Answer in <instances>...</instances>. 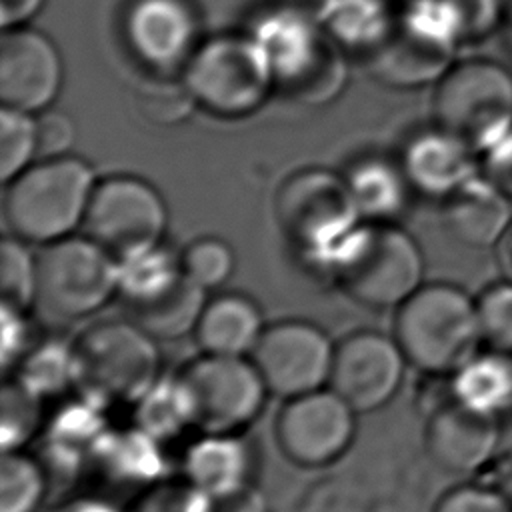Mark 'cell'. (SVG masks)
<instances>
[{"instance_id": "1", "label": "cell", "mask_w": 512, "mask_h": 512, "mask_svg": "<svg viewBox=\"0 0 512 512\" xmlns=\"http://www.w3.org/2000/svg\"><path fill=\"white\" fill-rule=\"evenodd\" d=\"M392 332L408 364L426 374H454L482 340L476 300L448 282L422 284L396 308Z\"/></svg>"}, {"instance_id": "2", "label": "cell", "mask_w": 512, "mask_h": 512, "mask_svg": "<svg viewBox=\"0 0 512 512\" xmlns=\"http://www.w3.org/2000/svg\"><path fill=\"white\" fill-rule=\"evenodd\" d=\"M96 182L92 166L76 156L34 162L6 184V224L30 244L72 236L84 222Z\"/></svg>"}, {"instance_id": "3", "label": "cell", "mask_w": 512, "mask_h": 512, "mask_svg": "<svg viewBox=\"0 0 512 512\" xmlns=\"http://www.w3.org/2000/svg\"><path fill=\"white\" fill-rule=\"evenodd\" d=\"M252 36L262 44L274 74V88L302 104L332 100L344 80L340 44L328 30L286 6L258 20Z\"/></svg>"}, {"instance_id": "4", "label": "cell", "mask_w": 512, "mask_h": 512, "mask_svg": "<svg viewBox=\"0 0 512 512\" xmlns=\"http://www.w3.org/2000/svg\"><path fill=\"white\" fill-rule=\"evenodd\" d=\"M330 272L352 300L386 310L398 308L422 286L424 258L418 242L402 228L368 222L350 234Z\"/></svg>"}, {"instance_id": "5", "label": "cell", "mask_w": 512, "mask_h": 512, "mask_svg": "<svg viewBox=\"0 0 512 512\" xmlns=\"http://www.w3.org/2000/svg\"><path fill=\"white\" fill-rule=\"evenodd\" d=\"M182 86L192 104L220 118L250 116L276 90L270 60L252 34L200 42L182 70Z\"/></svg>"}, {"instance_id": "6", "label": "cell", "mask_w": 512, "mask_h": 512, "mask_svg": "<svg viewBox=\"0 0 512 512\" xmlns=\"http://www.w3.org/2000/svg\"><path fill=\"white\" fill-rule=\"evenodd\" d=\"M276 218L286 240L324 270L362 224L346 178L324 168H306L284 180Z\"/></svg>"}, {"instance_id": "7", "label": "cell", "mask_w": 512, "mask_h": 512, "mask_svg": "<svg viewBox=\"0 0 512 512\" xmlns=\"http://www.w3.org/2000/svg\"><path fill=\"white\" fill-rule=\"evenodd\" d=\"M80 394L104 406L134 404L162 376L158 340L134 320H106L78 340Z\"/></svg>"}, {"instance_id": "8", "label": "cell", "mask_w": 512, "mask_h": 512, "mask_svg": "<svg viewBox=\"0 0 512 512\" xmlns=\"http://www.w3.org/2000/svg\"><path fill=\"white\" fill-rule=\"evenodd\" d=\"M34 308L56 322H76L100 312L118 296V262L92 238L66 236L36 254Z\"/></svg>"}, {"instance_id": "9", "label": "cell", "mask_w": 512, "mask_h": 512, "mask_svg": "<svg viewBox=\"0 0 512 512\" xmlns=\"http://www.w3.org/2000/svg\"><path fill=\"white\" fill-rule=\"evenodd\" d=\"M436 124L478 156L512 130V72L494 60L456 62L434 92Z\"/></svg>"}, {"instance_id": "10", "label": "cell", "mask_w": 512, "mask_h": 512, "mask_svg": "<svg viewBox=\"0 0 512 512\" xmlns=\"http://www.w3.org/2000/svg\"><path fill=\"white\" fill-rule=\"evenodd\" d=\"M458 46L444 0H410L366 60L382 82L414 88L438 82L454 66Z\"/></svg>"}, {"instance_id": "11", "label": "cell", "mask_w": 512, "mask_h": 512, "mask_svg": "<svg viewBox=\"0 0 512 512\" xmlns=\"http://www.w3.org/2000/svg\"><path fill=\"white\" fill-rule=\"evenodd\" d=\"M166 224V204L152 184L110 176L96 182L82 228L118 260L160 244Z\"/></svg>"}, {"instance_id": "12", "label": "cell", "mask_w": 512, "mask_h": 512, "mask_svg": "<svg viewBox=\"0 0 512 512\" xmlns=\"http://www.w3.org/2000/svg\"><path fill=\"white\" fill-rule=\"evenodd\" d=\"M202 432H240L264 410L268 386L252 358L202 354L182 370Z\"/></svg>"}, {"instance_id": "13", "label": "cell", "mask_w": 512, "mask_h": 512, "mask_svg": "<svg viewBox=\"0 0 512 512\" xmlns=\"http://www.w3.org/2000/svg\"><path fill=\"white\" fill-rule=\"evenodd\" d=\"M334 350L336 344L316 324L284 320L264 328L250 358L268 392L290 400L330 384Z\"/></svg>"}, {"instance_id": "14", "label": "cell", "mask_w": 512, "mask_h": 512, "mask_svg": "<svg viewBox=\"0 0 512 512\" xmlns=\"http://www.w3.org/2000/svg\"><path fill=\"white\" fill-rule=\"evenodd\" d=\"M356 414L330 386L290 398L276 418L278 448L296 466H328L352 446Z\"/></svg>"}, {"instance_id": "15", "label": "cell", "mask_w": 512, "mask_h": 512, "mask_svg": "<svg viewBox=\"0 0 512 512\" xmlns=\"http://www.w3.org/2000/svg\"><path fill=\"white\" fill-rule=\"evenodd\" d=\"M406 364L394 336L358 330L336 344L328 386L358 414L376 412L400 390Z\"/></svg>"}, {"instance_id": "16", "label": "cell", "mask_w": 512, "mask_h": 512, "mask_svg": "<svg viewBox=\"0 0 512 512\" xmlns=\"http://www.w3.org/2000/svg\"><path fill=\"white\" fill-rule=\"evenodd\" d=\"M62 58L38 30L8 28L0 40V100L4 108L38 114L48 110L62 86Z\"/></svg>"}, {"instance_id": "17", "label": "cell", "mask_w": 512, "mask_h": 512, "mask_svg": "<svg viewBox=\"0 0 512 512\" xmlns=\"http://www.w3.org/2000/svg\"><path fill=\"white\" fill-rule=\"evenodd\" d=\"M200 28L188 0H132L124 16L130 52L154 72L184 70L196 48Z\"/></svg>"}, {"instance_id": "18", "label": "cell", "mask_w": 512, "mask_h": 512, "mask_svg": "<svg viewBox=\"0 0 512 512\" xmlns=\"http://www.w3.org/2000/svg\"><path fill=\"white\" fill-rule=\"evenodd\" d=\"M108 406L80 394L62 404L44 424V460L60 476L78 478L98 468L100 454L114 426L108 422Z\"/></svg>"}, {"instance_id": "19", "label": "cell", "mask_w": 512, "mask_h": 512, "mask_svg": "<svg viewBox=\"0 0 512 512\" xmlns=\"http://www.w3.org/2000/svg\"><path fill=\"white\" fill-rule=\"evenodd\" d=\"M498 440V418L454 400L430 414L424 432L430 460L452 474H470L482 468L492 458Z\"/></svg>"}, {"instance_id": "20", "label": "cell", "mask_w": 512, "mask_h": 512, "mask_svg": "<svg viewBox=\"0 0 512 512\" xmlns=\"http://www.w3.org/2000/svg\"><path fill=\"white\" fill-rule=\"evenodd\" d=\"M476 156L462 138L436 124L406 142L400 166L412 190L444 200L478 174Z\"/></svg>"}, {"instance_id": "21", "label": "cell", "mask_w": 512, "mask_h": 512, "mask_svg": "<svg viewBox=\"0 0 512 512\" xmlns=\"http://www.w3.org/2000/svg\"><path fill=\"white\" fill-rule=\"evenodd\" d=\"M254 456L240 432H204L182 458V478L212 500L252 484Z\"/></svg>"}, {"instance_id": "22", "label": "cell", "mask_w": 512, "mask_h": 512, "mask_svg": "<svg viewBox=\"0 0 512 512\" xmlns=\"http://www.w3.org/2000/svg\"><path fill=\"white\" fill-rule=\"evenodd\" d=\"M512 198L482 172L444 198L448 232L470 248L498 246L512 224Z\"/></svg>"}, {"instance_id": "23", "label": "cell", "mask_w": 512, "mask_h": 512, "mask_svg": "<svg viewBox=\"0 0 512 512\" xmlns=\"http://www.w3.org/2000/svg\"><path fill=\"white\" fill-rule=\"evenodd\" d=\"M264 328L262 310L250 296L226 292L206 300L194 340L202 354L250 358Z\"/></svg>"}, {"instance_id": "24", "label": "cell", "mask_w": 512, "mask_h": 512, "mask_svg": "<svg viewBox=\"0 0 512 512\" xmlns=\"http://www.w3.org/2000/svg\"><path fill=\"white\" fill-rule=\"evenodd\" d=\"M166 468L162 442L130 424L128 428H112L96 470L116 484L146 490L166 480Z\"/></svg>"}, {"instance_id": "25", "label": "cell", "mask_w": 512, "mask_h": 512, "mask_svg": "<svg viewBox=\"0 0 512 512\" xmlns=\"http://www.w3.org/2000/svg\"><path fill=\"white\" fill-rule=\"evenodd\" d=\"M452 400L492 418L512 410V354L478 352L452 374Z\"/></svg>"}, {"instance_id": "26", "label": "cell", "mask_w": 512, "mask_h": 512, "mask_svg": "<svg viewBox=\"0 0 512 512\" xmlns=\"http://www.w3.org/2000/svg\"><path fill=\"white\" fill-rule=\"evenodd\" d=\"M356 208L368 222H390L398 216L412 190L400 164L382 158H364L344 176Z\"/></svg>"}, {"instance_id": "27", "label": "cell", "mask_w": 512, "mask_h": 512, "mask_svg": "<svg viewBox=\"0 0 512 512\" xmlns=\"http://www.w3.org/2000/svg\"><path fill=\"white\" fill-rule=\"evenodd\" d=\"M206 300V290L182 276L156 300L128 308V318L158 342L178 340L186 334H194Z\"/></svg>"}, {"instance_id": "28", "label": "cell", "mask_w": 512, "mask_h": 512, "mask_svg": "<svg viewBox=\"0 0 512 512\" xmlns=\"http://www.w3.org/2000/svg\"><path fill=\"white\" fill-rule=\"evenodd\" d=\"M132 406V424L162 444L178 438L192 426L196 428L192 396L182 374L160 376Z\"/></svg>"}, {"instance_id": "29", "label": "cell", "mask_w": 512, "mask_h": 512, "mask_svg": "<svg viewBox=\"0 0 512 512\" xmlns=\"http://www.w3.org/2000/svg\"><path fill=\"white\" fill-rule=\"evenodd\" d=\"M14 378L44 402L68 394L80 382L76 342L48 338L34 344L16 366Z\"/></svg>"}, {"instance_id": "30", "label": "cell", "mask_w": 512, "mask_h": 512, "mask_svg": "<svg viewBox=\"0 0 512 512\" xmlns=\"http://www.w3.org/2000/svg\"><path fill=\"white\" fill-rule=\"evenodd\" d=\"M118 296L126 308H134L156 300L168 292L182 276L180 256H174L166 246L152 248L118 258Z\"/></svg>"}, {"instance_id": "31", "label": "cell", "mask_w": 512, "mask_h": 512, "mask_svg": "<svg viewBox=\"0 0 512 512\" xmlns=\"http://www.w3.org/2000/svg\"><path fill=\"white\" fill-rule=\"evenodd\" d=\"M396 14L384 0H334L324 28L340 44L370 54L388 34Z\"/></svg>"}, {"instance_id": "32", "label": "cell", "mask_w": 512, "mask_h": 512, "mask_svg": "<svg viewBox=\"0 0 512 512\" xmlns=\"http://www.w3.org/2000/svg\"><path fill=\"white\" fill-rule=\"evenodd\" d=\"M48 490V470L22 450L2 452L0 512H38Z\"/></svg>"}, {"instance_id": "33", "label": "cell", "mask_w": 512, "mask_h": 512, "mask_svg": "<svg viewBox=\"0 0 512 512\" xmlns=\"http://www.w3.org/2000/svg\"><path fill=\"white\" fill-rule=\"evenodd\" d=\"M46 424L44 400L16 378L6 380L0 392L2 452L22 450Z\"/></svg>"}, {"instance_id": "34", "label": "cell", "mask_w": 512, "mask_h": 512, "mask_svg": "<svg viewBox=\"0 0 512 512\" xmlns=\"http://www.w3.org/2000/svg\"><path fill=\"white\" fill-rule=\"evenodd\" d=\"M38 264L24 240L6 236L0 244V298L2 304L26 310L36 302Z\"/></svg>"}, {"instance_id": "35", "label": "cell", "mask_w": 512, "mask_h": 512, "mask_svg": "<svg viewBox=\"0 0 512 512\" xmlns=\"http://www.w3.org/2000/svg\"><path fill=\"white\" fill-rule=\"evenodd\" d=\"M38 156L36 118L28 112L4 108L0 112V180L8 184L34 164Z\"/></svg>"}, {"instance_id": "36", "label": "cell", "mask_w": 512, "mask_h": 512, "mask_svg": "<svg viewBox=\"0 0 512 512\" xmlns=\"http://www.w3.org/2000/svg\"><path fill=\"white\" fill-rule=\"evenodd\" d=\"M180 266L186 278L208 292L232 276L234 252L224 240L198 238L180 254Z\"/></svg>"}, {"instance_id": "37", "label": "cell", "mask_w": 512, "mask_h": 512, "mask_svg": "<svg viewBox=\"0 0 512 512\" xmlns=\"http://www.w3.org/2000/svg\"><path fill=\"white\" fill-rule=\"evenodd\" d=\"M482 340L498 352L512 354V280L486 288L476 300Z\"/></svg>"}, {"instance_id": "38", "label": "cell", "mask_w": 512, "mask_h": 512, "mask_svg": "<svg viewBox=\"0 0 512 512\" xmlns=\"http://www.w3.org/2000/svg\"><path fill=\"white\" fill-rule=\"evenodd\" d=\"M128 512H214V500L184 478H166L142 490Z\"/></svg>"}, {"instance_id": "39", "label": "cell", "mask_w": 512, "mask_h": 512, "mask_svg": "<svg viewBox=\"0 0 512 512\" xmlns=\"http://www.w3.org/2000/svg\"><path fill=\"white\" fill-rule=\"evenodd\" d=\"M452 18L456 36L462 44H474L488 38L504 20L500 0H444Z\"/></svg>"}, {"instance_id": "40", "label": "cell", "mask_w": 512, "mask_h": 512, "mask_svg": "<svg viewBox=\"0 0 512 512\" xmlns=\"http://www.w3.org/2000/svg\"><path fill=\"white\" fill-rule=\"evenodd\" d=\"M36 140L42 160L68 156L76 140V126L64 112L42 110L36 118Z\"/></svg>"}, {"instance_id": "41", "label": "cell", "mask_w": 512, "mask_h": 512, "mask_svg": "<svg viewBox=\"0 0 512 512\" xmlns=\"http://www.w3.org/2000/svg\"><path fill=\"white\" fill-rule=\"evenodd\" d=\"M432 512H512V506L496 490L466 484L448 490Z\"/></svg>"}, {"instance_id": "42", "label": "cell", "mask_w": 512, "mask_h": 512, "mask_svg": "<svg viewBox=\"0 0 512 512\" xmlns=\"http://www.w3.org/2000/svg\"><path fill=\"white\" fill-rule=\"evenodd\" d=\"M2 370L8 374L14 372L28 350L34 346L30 324L26 320V310H18L2 304Z\"/></svg>"}, {"instance_id": "43", "label": "cell", "mask_w": 512, "mask_h": 512, "mask_svg": "<svg viewBox=\"0 0 512 512\" xmlns=\"http://www.w3.org/2000/svg\"><path fill=\"white\" fill-rule=\"evenodd\" d=\"M480 172L512 198V130L480 154Z\"/></svg>"}, {"instance_id": "44", "label": "cell", "mask_w": 512, "mask_h": 512, "mask_svg": "<svg viewBox=\"0 0 512 512\" xmlns=\"http://www.w3.org/2000/svg\"><path fill=\"white\" fill-rule=\"evenodd\" d=\"M214 512H270L268 500L254 484L226 498L214 500Z\"/></svg>"}, {"instance_id": "45", "label": "cell", "mask_w": 512, "mask_h": 512, "mask_svg": "<svg viewBox=\"0 0 512 512\" xmlns=\"http://www.w3.org/2000/svg\"><path fill=\"white\" fill-rule=\"evenodd\" d=\"M44 0H0V22L2 28L24 26L30 18L38 14Z\"/></svg>"}, {"instance_id": "46", "label": "cell", "mask_w": 512, "mask_h": 512, "mask_svg": "<svg viewBox=\"0 0 512 512\" xmlns=\"http://www.w3.org/2000/svg\"><path fill=\"white\" fill-rule=\"evenodd\" d=\"M334 0H286L282 6L324 24Z\"/></svg>"}, {"instance_id": "47", "label": "cell", "mask_w": 512, "mask_h": 512, "mask_svg": "<svg viewBox=\"0 0 512 512\" xmlns=\"http://www.w3.org/2000/svg\"><path fill=\"white\" fill-rule=\"evenodd\" d=\"M64 512H122L112 502L104 498H76L74 502L64 506Z\"/></svg>"}, {"instance_id": "48", "label": "cell", "mask_w": 512, "mask_h": 512, "mask_svg": "<svg viewBox=\"0 0 512 512\" xmlns=\"http://www.w3.org/2000/svg\"><path fill=\"white\" fill-rule=\"evenodd\" d=\"M496 250H498V262H500L502 272L506 274L508 280H512V224L506 230V234L502 236V240L498 242Z\"/></svg>"}, {"instance_id": "49", "label": "cell", "mask_w": 512, "mask_h": 512, "mask_svg": "<svg viewBox=\"0 0 512 512\" xmlns=\"http://www.w3.org/2000/svg\"><path fill=\"white\" fill-rule=\"evenodd\" d=\"M502 2V10H504V20L508 24V28H512V0H500Z\"/></svg>"}]
</instances>
